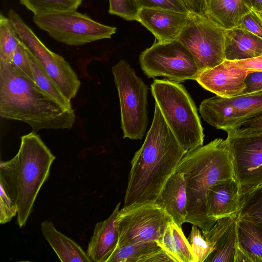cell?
Here are the masks:
<instances>
[{"label":"cell","mask_w":262,"mask_h":262,"mask_svg":"<svg viewBox=\"0 0 262 262\" xmlns=\"http://www.w3.org/2000/svg\"><path fill=\"white\" fill-rule=\"evenodd\" d=\"M186 152L155 103L151 126L130 162L123 207L155 203Z\"/></svg>","instance_id":"cell-1"},{"label":"cell","mask_w":262,"mask_h":262,"mask_svg":"<svg viewBox=\"0 0 262 262\" xmlns=\"http://www.w3.org/2000/svg\"><path fill=\"white\" fill-rule=\"evenodd\" d=\"M0 115L28 124L32 131L72 128L74 110L63 106L23 77L11 63L0 61Z\"/></svg>","instance_id":"cell-2"},{"label":"cell","mask_w":262,"mask_h":262,"mask_svg":"<svg viewBox=\"0 0 262 262\" xmlns=\"http://www.w3.org/2000/svg\"><path fill=\"white\" fill-rule=\"evenodd\" d=\"M183 176L187 198L186 222L196 225L203 233L212 226L206 211V197L217 182L235 178L227 139L216 138L188 150L176 169Z\"/></svg>","instance_id":"cell-3"},{"label":"cell","mask_w":262,"mask_h":262,"mask_svg":"<svg viewBox=\"0 0 262 262\" xmlns=\"http://www.w3.org/2000/svg\"><path fill=\"white\" fill-rule=\"evenodd\" d=\"M151 91L166 122L186 151L203 145L204 135L197 108L184 86L155 79Z\"/></svg>","instance_id":"cell-4"},{"label":"cell","mask_w":262,"mask_h":262,"mask_svg":"<svg viewBox=\"0 0 262 262\" xmlns=\"http://www.w3.org/2000/svg\"><path fill=\"white\" fill-rule=\"evenodd\" d=\"M19 164V195L17 223L25 226L38 193L50 175L55 157L41 139L32 132L20 138L17 154Z\"/></svg>","instance_id":"cell-5"},{"label":"cell","mask_w":262,"mask_h":262,"mask_svg":"<svg viewBox=\"0 0 262 262\" xmlns=\"http://www.w3.org/2000/svg\"><path fill=\"white\" fill-rule=\"evenodd\" d=\"M112 71L119 98L123 138L142 139L148 122L147 86L123 59L112 67Z\"/></svg>","instance_id":"cell-6"},{"label":"cell","mask_w":262,"mask_h":262,"mask_svg":"<svg viewBox=\"0 0 262 262\" xmlns=\"http://www.w3.org/2000/svg\"><path fill=\"white\" fill-rule=\"evenodd\" d=\"M33 21L54 40L71 46L111 38L116 32V27L99 23L76 10L33 15Z\"/></svg>","instance_id":"cell-7"},{"label":"cell","mask_w":262,"mask_h":262,"mask_svg":"<svg viewBox=\"0 0 262 262\" xmlns=\"http://www.w3.org/2000/svg\"><path fill=\"white\" fill-rule=\"evenodd\" d=\"M190 16L188 23L177 40L192 54L201 72L225 60L226 30L205 13L191 12Z\"/></svg>","instance_id":"cell-8"},{"label":"cell","mask_w":262,"mask_h":262,"mask_svg":"<svg viewBox=\"0 0 262 262\" xmlns=\"http://www.w3.org/2000/svg\"><path fill=\"white\" fill-rule=\"evenodd\" d=\"M139 62L148 78L162 76L178 83L195 80L200 72L192 54L178 40L154 43L141 53Z\"/></svg>","instance_id":"cell-9"},{"label":"cell","mask_w":262,"mask_h":262,"mask_svg":"<svg viewBox=\"0 0 262 262\" xmlns=\"http://www.w3.org/2000/svg\"><path fill=\"white\" fill-rule=\"evenodd\" d=\"M172 217L156 203L123 207L116 223L119 234L117 246L161 240Z\"/></svg>","instance_id":"cell-10"},{"label":"cell","mask_w":262,"mask_h":262,"mask_svg":"<svg viewBox=\"0 0 262 262\" xmlns=\"http://www.w3.org/2000/svg\"><path fill=\"white\" fill-rule=\"evenodd\" d=\"M8 17L21 41L41 63L66 97L71 100L78 93L81 82L69 62L48 49L15 10L10 9Z\"/></svg>","instance_id":"cell-11"},{"label":"cell","mask_w":262,"mask_h":262,"mask_svg":"<svg viewBox=\"0 0 262 262\" xmlns=\"http://www.w3.org/2000/svg\"><path fill=\"white\" fill-rule=\"evenodd\" d=\"M199 112L209 124L227 132L248 119L262 115V91L228 98L216 95L204 100Z\"/></svg>","instance_id":"cell-12"},{"label":"cell","mask_w":262,"mask_h":262,"mask_svg":"<svg viewBox=\"0 0 262 262\" xmlns=\"http://www.w3.org/2000/svg\"><path fill=\"white\" fill-rule=\"evenodd\" d=\"M241 194L262 185V134L226 138Z\"/></svg>","instance_id":"cell-13"},{"label":"cell","mask_w":262,"mask_h":262,"mask_svg":"<svg viewBox=\"0 0 262 262\" xmlns=\"http://www.w3.org/2000/svg\"><path fill=\"white\" fill-rule=\"evenodd\" d=\"M249 71L225 60L221 64L201 72L195 80L204 89L223 98L241 94L245 88V79Z\"/></svg>","instance_id":"cell-14"},{"label":"cell","mask_w":262,"mask_h":262,"mask_svg":"<svg viewBox=\"0 0 262 262\" xmlns=\"http://www.w3.org/2000/svg\"><path fill=\"white\" fill-rule=\"evenodd\" d=\"M190 14L158 8H141L140 22L155 36L159 42L177 40L190 20Z\"/></svg>","instance_id":"cell-15"},{"label":"cell","mask_w":262,"mask_h":262,"mask_svg":"<svg viewBox=\"0 0 262 262\" xmlns=\"http://www.w3.org/2000/svg\"><path fill=\"white\" fill-rule=\"evenodd\" d=\"M241 196L235 178L220 181L210 188L206 197V211L212 226L220 219L237 217Z\"/></svg>","instance_id":"cell-16"},{"label":"cell","mask_w":262,"mask_h":262,"mask_svg":"<svg viewBox=\"0 0 262 262\" xmlns=\"http://www.w3.org/2000/svg\"><path fill=\"white\" fill-rule=\"evenodd\" d=\"M203 235L214 247L206 262H234L238 241L237 217L217 220Z\"/></svg>","instance_id":"cell-17"},{"label":"cell","mask_w":262,"mask_h":262,"mask_svg":"<svg viewBox=\"0 0 262 262\" xmlns=\"http://www.w3.org/2000/svg\"><path fill=\"white\" fill-rule=\"evenodd\" d=\"M0 223L10 222L18 212L19 164L16 154L0 163Z\"/></svg>","instance_id":"cell-18"},{"label":"cell","mask_w":262,"mask_h":262,"mask_svg":"<svg viewBox=\"0 0 262 262\" xmlns=\"http://www.w3.org/2000/svg\"><path fill=\"white\" fill-rule=\"evenodd\" d=\"M120 204H117L108 218L97 223L95 226L86 251L93 261L107 262L118 245L119 234L116 219Z\"/></svg>","instance_id":"cell-19"},{"label":"cell","mask_w":262,"mask_h":262,"mask_svg":"<svg viewBox=\"0 0 262 262\" xmlns=\"http://www.w3.org/2000/svg\"><path fill=\"white\" fill-rule=\"evenodd\" d=\"M172 217L180 227L186 222L187 198L183 174L176 170L168 179L155 202Z\"/></svg>","instance_id":"cell-20"},{"label":"cell","mask_w":262,"mask_h":262,"mask_svg":"<svg viewBox=\"0 0 262 262\" xmlns=\"http://www.w3.org/2000/svg\"><path fill=\"white\" fill-rule=\"evenodd\" d=\"M262 55V39L245 29L226 30L225 39V60H244Z\"/></svg>","instance_id":"cell-21"},{"label":"cell","mask_w":262,"mask_h":262,"mask_svg":"<svg viewBox=\"0 0 262 262\" xmlns=\"http://www.w3.org/2000/svg\"><path fill=\"white\" fill-rule=\"evenodd\" d=\"M205 14L226 30L236 28L253 10L250 0H205Z\"/></svg>","instance_id":"cell-22"},{"label":"cell","mask_w":262,"mask_h":262,"mask_svg":"<svg viewBox=\"0 0 262 262\" xmlns=\"http://www.w3.org/2000/svg\"><path fill=\"white\" fill-rule=\"evenodd\" d=\"M41 233L62 262H92L86 252L74 241L58 231L53 224L45 220Z\"/></svg>","instance_id":"cell-23"},{"label":"cell","mask_w":262,"mask_h":262,"mask_svg":"<svg viewBox=\"0 0 262 262\" xmlns=\"http://www.w3.org/2000/svg\"><path fill=\"white\" fill-rule=\"evenodd\" d=\"M158 245L169 255L176 262H195L190 244L182 230L173 221L167 225Z\"/></svg>","instance_id":"cell-24"},{"label":"cell","mask_w":262,"mask_h":262,"mask_svg":"<svg viewBox=\"0 0 262 262\" xmlns=\"http://www.w3.org/2000/svg\"><path fill=\"white\" fill-rule=\"evenodd\" d=\"M27 49L34 81L36 84L63 106L68 108H72L71 100L63 94L39 60L27 47Z\"/></svg>","instance_id":"cell-25"},{"label":"cell","mask_w":262,"mask_h":262,"mask_svg":"<svg viewBox=\"0 0 262 262\" xmlns=\"http://www.w3.org/2000/svg\"><path fill=\"white\" fill-rule=\"evenodd\" d=\"M238 244L254 259L262 262V230L253 223L237 219Z\"/></svg>","instance_id":"cell-26"},{"label":"cell","mask_w":262,"mask_h":262,"mask_svg":"<svg viewBox=\"0 0 262 262\" xmlns=\"http://www.w3.org/2000/svg\"><path fill=\"white\" fill-rule=\"evenodd\" d=\"M237 219L250 222L262 230V185L242 194Z\"/></svg>","instance_id":"cell-27"},{"label":"cell","mask_w":262,"mask_h":262,"mask_svg":"<svg viewBox=\"0 0 262 262\" xmlns=\"http://www.w3.org/2000/svg\"><path fill=\"white\" fill-rule=\"evenodd\" d=\"M160 248L155 242L117 246L107 262H139L143 256Z\"/></svg>","instance_id":"cell-28"},{"label":"cell","mask_w":262,"mask_h":262,"mask_svg":"<svg viewBox=\"0 0 262 262\" xmlns=\"http://www.w3.org/2000/svg\"><path fill=\"white\" fill-rule=\"evenodd\" d=\"M7 16L0 15V61L11 63L13 54L20 41Z\"/></svg>","instance_id":"cell-29"},{"label":"cell","mask_w":262,"mask_h":262,"mask_svg":"<svg viewBox=\"0 0 262 262\" xmlns=\"http://www.w3.org/2000/svg\"><path fill=\"white\" fill-rule=\"evenodd\" d=\"M82 0H19L20 4L37 15L58 11L76 10Z\"/></svg>","instance_id":"cell-30"},{"label":"cell","mask_w":262,"mask_h":262,"mask_svg":"<svg viewBox=\"0 0 262 262\" xmlns=\"http://www.w3.org/2000/svg\"><path fill=\"white\" fill-rule=\"evenodd\" d=\"M198 226L192 225L188 241L194 254L195 262H204L213 251L214 247L203 235Z\"/></svg>","instance_id":"cell-31"},{"label":"cell","mask_w":262,"mask_h":262,"mask_svg":"<svg viewBox=\"0 0 262 262\" xmlns=\"http://www.w3.org/2000/svg\"><path fill=\"white\" fill-rule=\"evenodd\" d=\"M108 13L127 20H138L140 11L137 0H108Z\"/></svg>","instance_id":"cell-32"},{"label":"cell","mask_w":262,"mask_h":262,"mask_svg":"<svg viewBox=\"0 0 262 262\" xmlns=\"http://www.w3.org/2000/svg\"><path fill=\"white\" fill-rule=\"evenodd\" d=\"M11 64L14 69L21 76L34 82L27 49L21 41L14 52Z\"/></svg>","instance_id":"cell-33"},{"label":"cell","mask_w":262,"mask_h":262,"mask_svg":"<svg viewBox=\"0 0 262 262\" xmlns=\"http://www.w3.org/2000/svg\"><path fill=\"white\" fill-rule=\"evenodd\" d=\"M140 8H158L189 14L190 10L184 0H137Z\"/></svg>","instance_id":"cell-34"},{"label":"cell","mask_w":262,"mask_h":262,"mask_svg":"<svg viewBox=\"0 0 262 262\" xmlns=\"http://www.w3.org/2000/svg\"><path fill=\"white\" fill-rule=\"evenodd\" d=\"M226 132L238 136L262 134V115L248 119Z\"/></svg>","instance_id":"cell-35"},{"label":"cell","mask_w":262,"mask_h":262,"mask_svg":"<svg viewBox=\"0 0 262 262\" xmlns=\"http://www.w3.org/2000/svg\"><path fill=\"white\" fill-rule=\"evenodd\" d=\"M237 28L248 31L262 39V16L253 10L243 16Z\"/></svg>","instance_id":"cell-36"},{"label":"cell","mask_w":262,"mask_h":262,"mask_svg":"<svg viewBox=\"0 0 262 262\" xmlns=\"http://www.w3.org/2000/svg\"><path fill=\"white\" fill-rule=\"evenodd\" d=\"M245 88L241 95L262 91V71L252 72L248 74L245 79Z\"/></svg>","instance_id":"cell-37"},{"label":"cell","mask_w":262,"mask_h":262,"mask_svg":"<svg viewBox=\"0 0 262 262\" xmlns=\"http://www.w3.org/2000/svg\"><path fill=\"white\" fill-rule=\"evenodd\" d=\"M176 262L173 258L162 248L156 250L143 256L139 262Z\"/></svg>","instance_id":"cell-38"},{"label":"cell","mask_w":262,"mask_h":262,"mask_svg":"<svg viewBox=\"0 0 262 262\" xmlns=\"http://www.w3.org/2000/svg\"><path fill=\"white\" fill-rule=\"evenodd\" d=\"M232 61L237 67L250 72L262 71V55L252 58Z\"/></svg>","instance_id":"cell-39"},{"label":"cell","mask_w":262,"mask_h":262,"mask_svg":"<svg viewBox=\"0 0 262 262\" xmlns=\"http://www.w3.org/2000/svg\"><path fill=\"white\" fill-rule=\"evenodd\" d=\"M255 262L253 257L237 243L235 248L234 262Z\"/></svg>","instance_id":"cell-40"},{"label":"cell","mask_w":262,"mask_h":262,"mask_svg":"<svg viewBox=\"0 0 262 262\" xmlns=\"http://www.w3.org/2000/svg\"><path fill=\"white\" fill-rule=\"evenodd\" d=\"M191 12L197 14L205 13V0H184Z\"/></svg>","instance_id":"cell-41"},{"label":"cell","mask_w":262,"mask_h":262,"mask_svg":"<svg viewBox=\"0 0 262 262\" xmlns=\"http://www.w3.org/2000/svg\"><path fill=\"white\" fill-rule=\"evenodd\" d=\"M253 10L256 12L262 11V0H250Z\"/></svg>","instance_id":"cell-42"},{"label":"cell","mask_w":262,"mask_h":262,"mask_svg":"<svg viewBox=\"0 0 262 262\" xmlns=\"http://www.w3.org/2000/svg\"><path fill=\"white\" fill-rule=\"evenodd\" d=\"M258 13H259V14L261 16H262V11H260V12H258Z\"/></svg>","instance_id":"cell-43"}]
</instances>
